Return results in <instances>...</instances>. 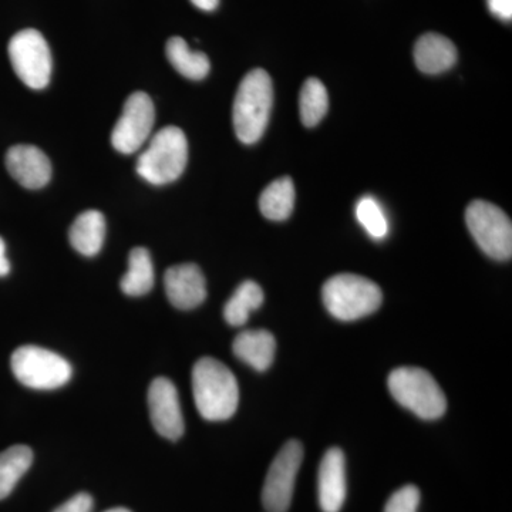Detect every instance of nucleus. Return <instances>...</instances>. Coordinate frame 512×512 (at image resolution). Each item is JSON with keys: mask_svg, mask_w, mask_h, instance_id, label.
I'll use <instances>...</instances> for the list:
<instances>
[{"mask_svg": "<svg viewBox=\"0 0 512 512\" xmlns=\"http://www.w3.org/2000/svg\"><path fill=\"white\" fill-rule=\"evenodd\" d=\"M419 504V488L416 485H406L393 493L384 507V512H417Z\"/></svg>", "mask_w": 512, "mask_h": 512, "instance_id": "393cba45", "label": "nucleus"}, {"mask_svg": "<svg viewBox=\"0 0 512 512\" xmlns=\"http://www.w3.org/2000/svg\"><path fill=\"white\" fill-rule=\"evenodd\" d=\"M156 121V109L147 93L131 94L111 133V144L121 154H133L143 147Z\"/></svg>", "mask_w": 512, "mask_h": 512, "instance_id": "9d476101", "label": "nucleus"}, {"mask_svg": "<svg viewBox=\"0 0 512 512\" xmlns=\"http://www.w3.org/2000/svg\"><path fill=\"white\" fill-rule=\"evenodd\" d=\"M151 423L160 436L178 440L184 434V416L177 387L167 377H157L148 389Z\"/></svg>", "mask_w": 512, "mask_h": 512, "instance_id": "9b49d317", "label": "nucleus"}, {"mask_svg": "<svg viewBox=\"0 0 512 512\" xmlns=\"http://www.w3.org/2000/svg\"><path fill=\"white\" fill-rule=\"evenodd\" d=\"M467 227L484 254L497 261L512 255V224L501 208L487 201H473L466 211Z\"/></svg>", "mask_w": 512, "mask_h": 512, "instance_id": "0eeeda50", "label": "nucleus"}, {"mask_svg": "<svg viewBox=\"0 0 512 512\" xmlns=\"http://www.w3.org/2000/svg\"><path fill=\"white\" fill-rule=\"evenodd\" d=\"M234 355L256 372H265L274 363L276 340L268 330H244L232 343Z\"/></svg>", "mask_w": 512, "mask_h": 512, "instance_id": "dca6fc26", "label": "nucleus"}, {"mask_svg": "<svg viewBox=\"0 0 512 512\" xmlns=\"http://www.w3.org/2000/svg\"><path fill=\"white\" fill-rule=\"evenodd\" d=\"M13 375L23 386L55 390L72 379L73 369L64 357L39 346H22L10 359Z\"/></svg>", "mask_w": 512, "mask_h": 512, "instance_id": "423d86ee", "label": "nucleus"}, {"mask_svg": "<svg viewBox=\"0 0 512 512\" xmlns=\"http://www.w3.org/2000/svg\"><path fill=\"white\" fill-rule=\"evenodd\" d=\"M264 299V291L256 282H242L224 306V318L228 325L235 328L244 326L248 322L249 315L261 308Z\"/></svg>", "mask_w": 512, "mask_h": 512, "instance_id": "412c9836", "label": "nucleus"}, {"mask_svg": "<svg viewBox=\"0 0 512 512\" xmlns=\"http://www.w3.org/2000/svg\"><path fill=\"white\" fill-rule=\"evenodd\" d=\"M192 393L202 419L224 421L237 412L238 382L234 373L220 360L202 357L195 363L192 369Z\"/></svg>", "mask_w": 512, "mask_h": 512, "instance_id": "f257e3e1", "label": "nucleus"}, {"mask_svg": "<svg viewBox=\"0 0 512 512\" xmlns=\"http://www.w3.org/2000/svg\"><path fill=\"white\" fill-rule=\"evenodd\" d=\"M274 103L271 76L262 69L249 72L239 84L232 121L239 141L255 144L264 136Z\"/></svg>", "mask_w": 512, "mask_h": 512, "instance_id": "f03ea898", "label": "nucleus"}, {"mask_svg": "<svg viewBox=\"0 0 512 512\" xmlns=\"http://www.w3.org/2000/svg\"><path fill=\"white\" fill-rule=\"evenodd\" d=\"M94 501L92 495L79 493L57 507L53 512H92Z\"/></svg>", "mask_w": 512, "mask_h": 512, "instance_id": "a878e982", "label": "nucleus"}, {"mask_svg": "<svg viewBox=\"0 0 512 512\" xmlns=\"http://www.w3.org/2000/svg\"><path fill=\"white\" fill-rule=\"evenodd\" d=\"M106 512H131L130 510H127V508H111V510Z\"/></svg>", "mask_w": 512, "mask_h": 512, "instance_id": "c756f323", "label": "nucleus"}, {"mask_svg": "<svg viewBox=\"0 0 512 512\" xmlns=\"http://www.w3.org/2000/svg\"><path fill=\"white\" fill-rule=\"evenodd\" d=\"M187 163L188 141L184 131L168 126L151 138L147 150L138 157L137 173L150 184H170L183 175Z\"/></svg>", "mask_w": 512, "mask_h": 512, "instance_id": "20e7f679", "label": "nucleus"}, {"mask_svg": "<svg viewBox=\"0 0 512 512\" xmlns=\"http://www.w3.org/2000/svg\"><path fill=\"white\" fill-rule=\"evenodd\" d=\"M488 9L504 22L512 19V0H487Z\"/></svg>", "mask_w": 512, "mask_h": 512, "instance_id": "bb28decb", "label": "nucleus"}, {"mask_svg": "<svg viewBox=\"0 0 512 512\" xmlns=\"http://www.w3.org/2000/svg\"><path fill=\"white\" fill-rule=\"evenodd\" d=\"M303 461V447L291 440L276 454L266 474L262 504L268 512H286L292 503L293 488Z\"/></svg>", "mask_w": 512, "mask_h": 512, "instance_id": "1a4fd4ad", "label": "nucleus"}, {"mask_svg": "<svg viewBox=\"0 0 512 512\" xmlns=\"http://www.w3.org/2000/svg\"><path fill=\"white\" fill-rule=\"evenodd\" d=\"M322 298L333 318L352 322L375 313L382 305L383 293L370 279L339 274L325 282Z\"/></svg>", "mask_w": 512, "mask_h": 512, "instance_id": "7ed1b4c3", "label": "nucleus"}, {"mask_svg": "<svg viewBox=\"0 0 512 512\" xmlns=\"http://www.w3.org/2000/svg\"><path fill=\"white\" fill-rule=\"evenodd\" d=\"M191 2L195 8L205 10V12H212L220 5V0H191Z\"/></svg>", "mask_w": 512, "mask_h": 512, "instance_id": "c85d7f7f", "label": "nucleus"}, {"mask_svg": "<svg viewBox=\"0 0 512 512\" xmlns=\"http://www.w3.org/2000/svg\"><path fill=\"white\" fill-rule=\"evenodd\" d=\"M168 60L181 76L190 80H202L208 76L211 63L202 52H194L181 37H171L165 46Z\"/></svg>", "mask_w": 512, "mask_h": 512, "instance_id": "a211bd4d", "label": "nucleus"}, {"mask_svg": "<svg viewBox=\"0 0 512 512\" xmlns=\"http://www.w3.org/2000/svg\"><path fill=\"white\" fill-rule=\"evenodd\" d=\"M319 504L323 512H339L346 500V461L340 448L326 451L319 467Z\"/></svg>", "mask_w": 512, "mask_h": 512, "instance_id": "4468645a", "label": "nucleus"}, {"mask_svg": "<svg viewBox=\"0 0 512 512\" xmlns=\"http://www.w3.org/2000/svg\"><path fill=\"white\" fill-rule=\"evenodd\" d=\"M329 97L325 84L316 77L306 80L299 96L301 120L306 127L318 126L328 113Z\"/></svg>", "mask_w": 512, "mask_h": 512, "instance_id": "5701e85b", "label": "nucleus"}, {"mask_svg": "<svg viewBox=\"0 0 512 512\" xmlns=\"http://www.w3.org/2000/svg\"><path fill=\"white\" fill-rule=\"evenodd\" d=\"M33 463V451L18 444L0 453V500L8 497Z\"/></svg>", "mask_w": 512, "mask_h": 512, "instance_id": "4be33fe9", "label": "nucleus"}, {"mask_svg": "<svg viewBox=\"0 0 512 512\" xmlns=\"http://www.w3.org/2000/svg\"><path fill=\"white\" fill-rule=\"evenodd\" d=\"M295 205V187L292 178H278L268 185L259 198V210L271 221H285L291 217Z\"/></svg>", "mask_w": 512, "mask_h": 512, "instance_id": "aec40b11", "label": "nucleus"}, {"mask_svg": "<svg viewBox=\"0 0 512 512\" xmlns=\"http://www.w3.org/2000/svg\"><path fill=\"white\" fill-rule=\"evenodd\" d=\"M9 57L20 80L33 90L45 89L52 76V53L42 33L20 30L9 42Z\"/></svg>", "mask_w": 512, "mask_h": 512, "instance_id": "6e6552de", "label": "nucleus"}, {"mask_svg": "<svg viewBox=\"0 0 512 512\" xmlns=\"http://www.w3.org/2000/svg\"><path fill=\"white\" fill-rule=\"evenodd\" d=\"M10 272V262L6 258V245L5 241L0 238V276H6Z\"/></svg>", "mask_w": 512, "mask_h": 512, "instance_id": "cd10ccee", "label": "nucleus"}, {"mask_svg": "<svg viewBox=\"0 0 512 512\" xmlns=\"http://www.w3.org/2000/svg\"><path fill=\"white\" fill-rule=\"evenodd\" d=\"M104 238H106V220L104 215L96 210L80 214L69 232L70 244L84 256L99 254L103 248Z\"/></svg>", "mask_w": 512, "mask_h": 512, "instance_id": "f3484780", "label": "nucleus"}, {"mask_svg": "<svg viewBox=\"0 0 512 512\" xmlns=\"http://www.w3.org/2000/svg\"><path fill=\"white\" fill-rule=\"evenodd\" d=\"M356 218L372 238L383 239L389 232V222L383 208L373 197H363L357 202Z\"/></svg>", "mask_w": 512, "mask_h": 512, "instance_id": "b1692460", "label": "nucleus"}, {"mask_svg": "<svg viewBox=\"0 0 512 512\" xmlns=\"http://www.w3.org/2000/svg\"><path fill=\"white\" fill-rule=\"evenodd\" d=\"M393 399L423 420L440 419L447 410V400L439 383L419 367H399L389 376Z\"/></svg>", "mask_w": 512, "mask_h": 512, "instance_id": "39448f33", "label": "nucleus"}, {"mask_svg": "<svg viewBox=\"0 0 512 512\" xmlns=\"http://www.w3.org/2000/svg\"><path fill=\"white\" fill-rule=\"evenodd\" d=\"M6 168L22 187L39 190L52 178V164L40 148L15 146L6 154Z\"/></svg>", "mask_w": 512, "mask_h": 512, "instance_id": "ddd939ff", "label": "nucleus"}, {"mask_svg": "<svg viewBox=\"0 0 512 512\" xmlns=\"http://www.w3.org/2000/svg\"><path fill=\"white\" fill-rule=\"evenodd\" d=\"M154 286V265L146 248H134L128 256V269L120 288L127 296H144Z\"/></svg>", "mask_w": 512, "mask_h": 512, "instance_id": "6ab92c4d", "label": "nucleus"}, {"mask_svg": "<svg viewBox=\"0 0 512 512\" xmlns=\"http://www.w3.org/2000/svg\"><path fill=\"white\" fill-rule=\"evenodd\" d=\"M457 57L454 43L439 33H426L414 46V62L426 74L447 72L457 63Z\"/></svg>", "mask_w": 512, "mask_h": 512, "instance_id": "2eb2a0df", "label": "nucleus"}, {"mask_svg": "<svg viewBox=\"0 0 512 512\" xmlns=\"http://www.w3.org/2000/svg\"><path fill=\"white\" fill-rule=\"evenodd\" d=\"M165 293L174 308L190 311L207 299V282L200 266H171L164 275Z\"/></svg>", "mask_w": 512, "mask_h": 512, "instance_id": "f8f14e48", "label": "nucleus"}]
</instances>
